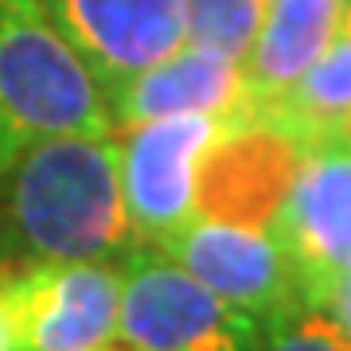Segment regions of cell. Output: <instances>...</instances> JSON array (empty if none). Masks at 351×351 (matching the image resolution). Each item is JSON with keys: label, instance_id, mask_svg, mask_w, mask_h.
<instances>
[{"label": "cell", "instance_id": "obj_1", "mask_svg": "<svg viewBox=\"0 0 351 351\" xmlns=\"http://www.w3.org/2000/svg\"><path fill=\"white\" fill-rule=\"evenodd\" d=\"M133 246L117 133L43 137L0 164L4 262H117Z\"/></svg>", "mask_w": 351, "mask_h": 351}, {"label": "cell", "instance_id": "obj_2", "mask_svg": "<svg viewBox=\"0 0 351 351\" xmlns=\"http://www.w3.org/2000/svg\"><path fill=\"white\" fill-rule=\"evenodd\" d=\"M63 133H113L110 90L39 0H0V164Z\"/></svg>", "mask_w": 351, "mask_h": 351}, {"label": "cell", "instance_id": "obj_3", "mask_svg": "<svg viewBox=\"0 0 351 351\" xmlns=\"http://www.w3.org/2000/svg\"><path fill=\"white\" fill-rule=\"evenodd\" d=\"M121 308L117 343L125 351H258L265 324L195 281L156 246L117 258Z\"/></svg>", "mask_w": 351, "mask_h": 351}, {"label": "cell", "instance_id": "obj_4", "mask_svg": "<svg viewBox=\"0 0 351 351\" xmlns=\"http://www.w3.org/2000/svg\"><path fill=\"white\" fill-rule=\"evenodd\" d=\"M0 304L20 351H86L117 343V262H8Z\"/></svg>", "mask_w": 351, "mask_h": 351}, {"label": "cell", "instance_id": "obj_5", "mask_svg": "<svg viewBox=\"0 0 351 351\" xmlns=\"http://www.w3.org/2000/svg\"><path fill=\"white\" fill-rule=\"evenodd\" d=\"M265 230L285 254L301 304L324 308L328 293L351 274V141L332 137L304 149L297 180Z\"/></svg>", "mask_w": 351, "mask_h": 351}, {"label": "cell", "instance_id": "obj_6", "mask_svg": "<svg viewBox=\"0 0 351 351\" xmlns=\"http://www.w3.org/2000/svg\"><path fill=\"white\" fill-rule=\"evenodd\" d=\"M234 117L180 113L117 129L121 149V199L141 246H160L195 219L199 164Z\"/></svg>", "mask_w": 351, "mask_h": 351}, {"label": "cell", "instance_id": "obj_7", "mask_svg": "<svg viewBox=\"0 0 351 351\" xmlns=\"http://www.w3.org/2000/svg\"><path fill=\"white\" fill-rule=\"evenodd\" d=\"M156 250L168 254L195 281H203L211 293H219L223 301L250 313L262 324L301 304L285 254L265 226H242L195 215L176 234H168Z\"/></svg>", "mask_w": 351, "mask_h": 351}, {"label": "cell", "instance_id": "obj_8", "mask_svg": "<svg viewBox=\"0 0 351 351\" xmlns=\"http://www.w3.org/2000/svg\"><path fill=\"white\" fill-rule=\"evenodd\" d=\"M301 160V141H293L289 133L250 117L230 121L199 164L195 215L242 226H269L297 180Z\"/></svg>", "mask_w": 351, "mask_h": 351}, {"label": "cell", "instance_id": "obj_9", "mask_svg": "<svg viewBox=\"0 0 351 351\" xmlns=\"http://www.w3.org/2000/svg\"><path fill=\"white\" fill-rule=\"evenodd\" d=\"M101 86L141 75L145 66L184 47L180 0H39Z\"/></svg>", "mask_w": 351, "mask_h": 351}, {"label": "cell", "instance_id": "obj_10", "mask_svg": "<svg viewBox=\"0 0 351 351\" xmlns=\"http://www.w3.org/2000/svg\"><path fill=\"white\" fill-rule=\"evenodd\" d=\"M113 133L156 117L180 113H215V117H246V75L242 63L219 51L184 43L168 59L145 66L110 90Z\"/></svg>", "mask_w": 351, "mask_h": 351}, {"label": "cell", "instance_id": "obj_11", "mask_svg": "<svg viewBox=\"0 0 351 351\" xmlns=\"http://www.w3.org/2000/svg\"><path fill=\"white\" fill-rule=\"evenodd\" d=\"M339 36V0H269L265 24L242 59L246 117L293 86Z\"/></svg>", "mask_w": 351, "mask_h": 351}, {"label": "cell", "instance_id": "obj_12", "mask_svg": "<svg viewBox=\"0 0 351 351\" xmlns=\"http://www.w3.org/2000/svg\"><path fill=\"white\" fill-rule=\"evenodd\" d=\"M351 106V36L339 32L332 47L304 71L293 86H285L269 106L254 113L250 121L289 133L301 141V149H313L320 141L339 137V121Z\"/></svg>", "mask_w": 351, "mask_h": 351}, {"label": "cell", "instance_id": "obj_13", "mask_svg": "<svg viewBox=\"0 0 351 351\" xmlns=\"http://www.w3.org/2000/svg\"><path fill=\"white\" fill-rule=\"evenodd\" d=\"M184 43L219 51L242 63L265 24L269 0H180Z\"/></svg>", "mask_w": 351, "mask_h": 351}, {"label": "cell", "instance_id": "obj_14", "mask_svg": "<svg viewBox=\"0 0 351 351\" xmlns=\"http://www.w3.org/2000/svg\"><path fill=\"white\" fill-rule=\"evenodd\" d=\"M258 351H351V336L328 313L297 304L265 324Z\"/></svg>", "mask_w": 351, "mask_h": 351}, {"label": "cell", "instance_id": "obj_15", "mask_svg": "<svg viewBox=\"0 0 351 351\" xmlns=\"http://www.w3.org/2000/svg\"><path fill=\"white\" fill-rule=\"evenodd\" d=\"M320 313H328V316H332V320H336V324L351 336V274L343 277V281H339L332 293H328V301H324V308H320Z\"/></svg>", "mask_w": 351, "mask_h": 351}, {"label": "cell", "instance_id": "obj_16", "mask_svg": "<svg viewBox=\"0 0 351 351\" xmlns=\"http://www.w3.org/2000/svg\"><path fill=\"white\" fill-rule=\"evenodd\" d=\"M0 351H20L16 328H12V320H8V313H4V304H0Z\"/></svg>", "mask_w": 351, "mask_h": 351}, {"label": "cell", "instance_id": "obj_17", "mask_svg": "<svg viewBox=\"0 0 351 351\" xmlns=\"http://www.w3.org/2000/svg\"><path fill=\"white\" fill-rule=\"evenodd\" d=\"M339 32L351 36V0H339Z\"/></svg>", "mask_w": 351, "mask_h": 351}, {"label": "cell", "instance_id": "obj_18", "mask_svg": "<svg viewBox=\"0 0 351 351\" xmlns=\"http://www.w3.org/2000/svg\"><path fill=\"white\" fill-rule=\"evenodd\" d=\"M339 137L351 141V106H348V113H343V121H339Z\"/></svg>", "mask_w": 351, "mask_h": 351}, {"label": "cell", "instance_id": "obj_19", "mask_svg": "<svg viewBox=\"0 0 351 351\" xmlns=\"http://www.w3.org/2000/svg\"><path fill=\"white\" fill-rule=\"evenodd\" d=\"M86 351H125V348H110V343H101V348H86Z\"/></svg>", "mask_w": 351, "mask_h": 351}, {"label": "cell", "instance_id": "obj_20", "mask_svg": "<svg viewBox=\"0 0 351 351\" xmlns=\"http://www.w3.org/2000/svg\"><path fill=\"white\" fill-rule=\"evenodd\" d=\"M4 265H8V262H4V258H0V277H4Z\"/></svg>", "mask_w": 351, "mask_h": 351}]
</instances>
